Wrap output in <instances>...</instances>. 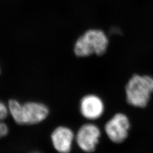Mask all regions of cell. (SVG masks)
I'll return each mask as SVG.
<instances>
[{
  "mask_svg": "<svg viewBox=\"0 0 153 153\" xmlns=\"http://www.w3.org/2000/svg\"><path fill=\"white\" fill-rule=\"evenodd\" d=\"M33 153H39V152H33Z\"/></svg>",
  "mask_w": 153,
  "mask_h": 153,
  "instance_id": "cell-9",
  "label": "cell"
},
{
  "mask_svg": "<svg viewBox=\"0 0 153 153\" xmlns=\"http://www.w3.org/2000/svg\"><path fill=\"white\" fill-rule=\"evenodd\" d=\"M49 115L48 108L45 104L28 102L22 104L21 125H35L46 119Z\"/></svg>",
  "mask_w": 153,
  "mask_h": 153,
  "instance_id": "cell-5",
  "label": "cell"
},
{
  "mask_svg": "<svg viewBox=\"0 0 153 153\" xmlns=\"http://www.w3.org/2000/svg\"><path fill=\"white\" fill-rule=\"evenodd\" d=\"M153 93V76L134 74L126 83V102L132 107L144 108L150 102Z\"/></svg>",
  "mask_w": 153,
  "mask_h": 153,
  "instance_id": "cell-1",
  "label": "cell"
},
{
  "mask_svg": "<svg viewBox=\"0 0 153 153\" xmlns=\"http://www.w3.org/2000/svg\"><path fill=\"white\" fill-rule=\"evenodd\" d=\"M109 44L108 36L103 31L90 29L76 40L74 52L78 57H88L91 55L102 56L107 52Z\"/></svg>",
  "mask_w": 153,
  "mask_h": 153,
  "instance_id": "cell-2",
  "label": "cell"
},
{
  "mask_svg": "<svg viewBox=\"0 0 153 153\" xmlns=\"http://www.w3.org/2000/svg\"><path fill=\"white\" fill-rule=\"evenodd\" d=\"M9 114L7 106L0 101V138L6 136L9 132V128L4 122Z\"/></svg>",
  "mask_w": 153,
  "mask_h": 153,
  "instance_id": "cell-8",
  "label": "cell"
},
{
  "mask_svg": "<svg viewBox=\"0 0 153 153\" xmlns=\"http://www.w3.org/2000/svg\"><path fill=\"white\" fill-rule=\"evenodd\" d=\"M51 139L53 148L57 152L69 153L74 140V134L70 128L60 126L52 131Z\"/></svg>",
  "mask_w": 153,
  "mask_h": 153,
  "instance_id": "cell-7",
  "label": "cell"
},
{
  "mask_svg": "<svg viewBox=\"0 0 153 153\" xmlns=\"http://www.w3.org/2000/svg\"><path fill=\"white\" fill-rule=\"evenodd\" d=\"M101 131L93 123H86L81 126L77 131L76 140L79 148L86 153L94 152L101 137Z\"/></svg>",
  "mask_w": 153,
  "mask_h": 153,
  "instance_id": "cell-4",
  "label": "cell"
},
{
  "mask_svg": "<svg viewBox=\"0 0 153 153\" xmlns=\"http://www.w3.org/2000/svg\"><path fill=\"white\" fill-rule=\"evenodd\" d=\"M131 122L127 115L122 112L115 114L104 126L106 136L111 142L121 143L128 137Z\"/></svg>",
  "mask_w": 153,
  "mask_h": 153,
  "instance_id": "cell-3",
  "label": "cell"
},
{
  "mask_svg": "<svg viewBox=\"0 0 153 153\" xmlns=\"http://www.w3.org/2000/svg\"><path fill=\"white\" fill-rule=\"evenodd\" d=\"M79 108L83 117L88 120H95L103 115L105 105L100 97L95 94H88L81 100Z\"/></svg>",
  "mask_w": 153,
  "mask_h": 153,
  "instance_id": "cell-6",
  "label": "cell"
}]
</instances>
